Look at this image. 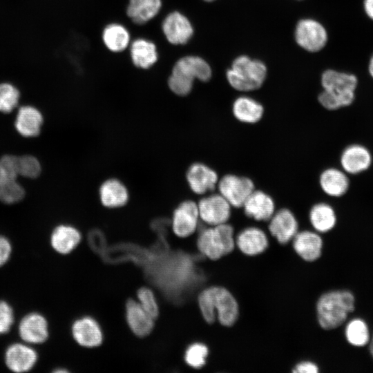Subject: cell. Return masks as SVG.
<instances>
[{
	"label": "cell",
	"instance_id": "cell-1",
	"mask_svg": "<svg viewBox=\"0 0 373 373\" xmlns=\"http://www.w3.org/2000/svg\"><path fill=\"white\" fill-rule=\"evenodd\" d=\"M198 303L200 311L207 323L216 320L224 327L236 323L239 316L237 300L227 288L211 286L202 290L198 295Z\"/></svg>",
	"mask_w": 373,
	"mask_h": 373
},
{
	"label": "cell",
	"instance_id": "cell-2",
	"mask_svg": "<svg viewBox=\"0 0 373 373\" xmlns=\"http://www.w3.org/2000/svg\"><path fill=\"white\" fill-rule=\"evenodd\" d=\"M321 85L323 90L318 102L326 109L334 111L354 102L358 78L352 73L327 69L321 75Z\"/></svg>",
	"mask_w": 373,
	"mask_h": 373
},
{
	"label": "cell",
	"instance_id": "cell-3",
	"mask_svg": "<svg viewBox=\"0 0 373 373\" xmlns=\"http://www.w3.org/2000/svg\"><path fill=\"white\" fill-rule=\"evenodd\" d=\"M354 296L347 290L329 291L322 294L316 303V316L320 326L333 329L341 325L354 310Z\"/></svg>",
	"mask_w": 373,
	"mask_h": 373
},
{
	"label": "cell",
	"instance_id": "cell-4",
	"mask_svg": "<svg viewBox=\"0 0 373 373\" xmlns=\"http://www.w3.org/2000/svg\"><path fill=\"white\" fill-rule=\"evenodd\" d=\"M267 71V67L262 61L240 55L233 61L226 77L233 88L248 92L262 86L266 79Z\"/></svg>",
	"mask_w": 373,
	"mask_h": 373
},
{
	"label": "cell",
	"instance_id": "cell-5",
	"mask_svg": "<svg viewBox=\"0 0 373 373\" xmlns=\"http://www.w3.org/2000/svg\"><path fill=\"white\" fill-rule=\"evenodd\" d=\"M196 245L204 257L218 260L236 247L233 228L227 222L204 228L198 235Z\"/></svg>",
	"mask_w": 373,
	"mask_h": 373
},
{
	"label": "cell",
	"instance_id": "cell-6",
	"mask_svg": "<svg viewBox=\"0 0 373 373\" xmlns=\"http://www.w3.org/2000/svg\"><path fill=\"white\" fill-rule=\"evenodd\" d=\"M294 37L300 47L311 52L322 50L328 40L325 28L313 19L300 20L296 26Z\"/></svg>",
	"mask_w": 373,
	"mask_h": 373
},
{
	"label": "cell",
	"instance_id": "cell-7",
	"mask_svg": "<svg viewBox=\"0 0 373 373\" xmlns=\"http://www.w3.org/2000/svg\"><path fill=\"white\" fill-rule=\"evenodd\" d=\"M219 193L236 208L242 207L245 202L255 190L253 181L247 177L227 174L218 182Z\"/></svg>",
	"mask_w": 373,
	"mask_h": 373
},
{
	"label": "cell",
	"instance_id": "cell-8",
	"mask_svg": "<svg viewBox=\"0 0 373 373\" xmlns=\"http://www.w3.org/2000/svg\"><path fill=\"white\" fill-rule=\"evenodd\" d=\"M200 220L209 226L227 222L231 206L219 193L203 197L197 203Z\"/></svg>",
	"mask_w": 373,
	"mask_h": 373
},
{
	"label": "cell",
	"instance_id": "cell-9",
	"mask_svg": "<svg viewBox=\"0 0 373 373\" xmlns=\"http://www.w3.org/2000/svg\"><path fill=\"white\" fill-rule=\"evenodd\" d=\"M198 204L193 200L180 202L171 218V229L177 236L186 238L195 233L199 224Z\"/></svg>",
	"mask_w": 373,
	"mask_h": 373
},
{
	"label": "cell",
	"instance_id": "cell-10",
	"mask_svg": "<svg viewBox=\"0 0 373 373\" xmlns=\"http://www.w3.org/2000/svg\"><path fill=\"white\" fill-rule=\"evenodd\" d=\"M44 122L42 112L30 104H20L15 111L14 126L22 137L32 138L38 136Z\"/></svg>",
	"mask_w": 373,
	"mask_h": 373
},
{
	"label": "cell",
	"instance_id": "cell-11",
	"mask_svg": "<svg viewBox=\"0 0 373 373\" xmlns=\"http://www.w3.org/2000/svg\"><path fill=\"white\" fill-rule=\"evenodd\" d=\"M18 334L25 343L41 344L47 341L49 336L48 321L39 313L27 314L19 323Z\"/></svg>",
	"mask_w": 373,
	"mask_h": 373
},
{
	"label": "cell",
	"instance_id": "cell-12",
	"mask_svg": "<svg viewBox=\"0 0 373 373\" xmlns=\"http://www.w3.org/2000/svg\"><path fill=\"white\" fill-rule=\"evenodd\" d=\"M162 28L167 41L174 45L186 44L193 35L189 19L178 11L172 12L165 17Z\"/></svg>",
	"mask_w": 373,
	"mask_h": 373
},
{
	"label": "cell",
	"instance_id": "cell-13",
	"mask_svg": "<svg viewBox=\"0 0 373 373\" xmlns=\"http://www.w3.org/2000/svg\"><path fill=\"white\" fill-rule=\"evenodd\" d=\"M37 352L27 343H15L9 345L4 355L6 367L16 373L26 372L37 363Z\"/></svg>",
	"mask_w": 373,
	"mask_h": 373
},
{
	"label": "cell",
	"instance_id": "cell-14",
	"mask_svg": "<svg viewBox=\"0 0 373 373\" xmlns=\"http://www.w3.org/2000/svg\"><path fill=\"white\" fill-rule=\"evenodd\" d=\"M186 178L191 190L198 195L214 190L219 180L217 173L201 162L193 163L189 167Z\"/></svg>",
	"mask_w": 373,
	"mask_h": 373
},
{
	"label": "cell",
	"instance_id": "cell-15",
	"mask_svg": "<svg viewBox=\"0 0 373 373\" xmlns=\"http://www.w3.org/2000/svg\"><path fill=\"white\" fill-rule=\"evenodd\" d=\"M268 229L280 244L285 245L292 240L298 231V223L290 210L281 209L269 219Z\"/></svg>",
	"mask_w": 373,
	"mask_h": 373
},
{
	"label": "cell",
	"instance_id": "cell-16",
	"mask_svg": "<svg viewBox=\"0 0 373 373\" xmlns=\"http://www.w3.org/2000/svg\"><path fill=\"white\" fill-rule=\"evenodd\" d=\"M71 331L74 340L84 347H97L103 341V334L99 323L89 316H84L74 321Z\"/></svg>",
	"mask_w": 373,
	"mask_h": 373
},
{
	"label": "cell",
	"instance_id": "cell-17",
	"mask_svg": "<svg viewBox=\"0 0 373 373\" xmlns=\"http://www.w3.org/2000/svg\"><path fill=\"white\" fill-rule=\"evenodd\" d=\"M82 235L79 231L69 223L56 224L50 233V243L57 253L66 255L72 252L79 244Z\"/></svg>",
	"mask_w": 373,
	"mask_h": 373
},
{
	"label": "cell",
	"instance_id": "cell-18",
	"mask_svg": "<svg viewBox=\"0 0 373 373\" xmlns=\"http://www.w3.org/2000/svg\"><path fill=\"white\" fill-rule=\"evenodd\" d=\"M236 247L248 256L261 254L268 247V238L263 230L256 227L243 229L235 238Z\"/></svg>",
	"mask_w": 373,
	"mask_h": 373
},
{
	"label": "cell",
	"instance_id": "cell-19",
	"mask_svg": "<svg viewBox=\"0 0 373 373\" xmlns=\"http://www.w3.org/2000/svg\"><path fill=\"white\" fill-rule=\"evenodd\" d=\"M292 245L297 255L305 261L314 262L321 256L323 240L316 232L298 231L292 239Z\"/></svg>",
	"mask_w": 373,
	"mask_h": 373
},
{
	"label": "cell",
	"instance_id": "cell-20",
	"mask_svg": "<svg viewBox=\"0 0 373 373\" xmlns=\"http://www.w3.org/2000/svg\"><path fill=\"white\" fill-rule=\"evenodd\" d=\"M245 213L257 221H267L275 213V203L272 198L260 190H254L245 202Z\"/></svg>",
	"mask_w": 373,
	"mask_h": 373
},
{
	"label": "cell",
	"instance_id": "cell-21",
	"mask_svg": "<svg viewBox=\"0 0 373 373\" xmlns=\"http://www.w3.org/2000/svg\"><path fill=\"white\" fill-rule=\"evenodd\" d=\"M125 313L128 326L135 336L145 337L153 329L155 319L140 306L137 300L130 299L126 302Z\"/></svg>",
	"mask_w": 373,
	"mask_h": 373
},
{
	"label": "cell",
	"instance_id": "cell-22",
	"mask_svg": "<svg viewBox=\"0 0 373 373\" xmlns=\"http://www.w3.org/2000/svg\"><path fill=\"white\" fill-rule=\"evenodd\" d=\"M340 162L342 169L345 173L358 174L370 167L372 156L365 146L359 144H352L344 149Z\"/></svg>",
	"mask_w": 373,
	"mask_h": 373
},
{
	"label": "cell",
	"instance_id": "cell-23",
	"mask_svg": "<svg viewBox=\"0 0 373 373\" xmlns=\"http://www.w3.org/2000/svg\"><path fill=\"white\" fill-rule=\"evenodd\" d=\"M99 196L103 206L115 209L122 207L127 203L129 193L127 187L122 181L110 178L100 185Z\"/></svg>",
	"mask_w": 373,
	"mask_h": 373
},
{
	"label": "cell",
	"instance_id": "cell-24",
	"mask_svg": "<svg viewBox=\"0 0 373 373\" xmlns=\"http://www.w3.org/2000/svg\"><path fill=\"white\" fill-rule=\"evenodd\" d=\"M173 70L179 72L185 76L201 82L209 81L212 75L209 64L202 57L188 55L178 59Z\"/></svg>",
	"mask_w": 373,
	"mask_h": 373
},
{
	"label": "cell",
	"instance_id": "cell-25",
	"mask_svg": "<svg viewBox=\"0 0 373 373\" xmlns=\"http://www.w3.org/2000/svg\"><path fill=\"white\" fill-rule=\"evenodd\" d=\"M323 192L332 197H340L348 190L350 182L345 171L336 168L323 171L319 179Z\"/></svg>",
	"mask_w": 373,
	"mask_h": 373
},
{
	"label": "cell",
	"instance_id": "cell-26",
	"mask_svg": "<svg viewBox=\"0 0 373 373\" xmlns=\"http://www.w3.org/2000/svg\"><path fill=\"white\" fill-rule=\"evenodd\" d=\"M130 54L133 64L142 69L149 68L156 63L158 59L155 44L142 38L132 42Z\"/></svg>",
	"mask_w": 373,
	"mask_h": 373
},
{
	"label": "cell",
	"instance_id": "cell-27",
	"mask_svg": "<svg viewBox=\"0 0 373 373\" xmlns=\"http://www.w3.org/2000/svg\"><path fill=\"white\" fill-rule=\"evenodd\" d=\"M232 111L238 120L244 123L254 124L262 118L264 108L254 99L241 96L233 102Z\"/></svg>",
	"mask_w": 373,
	"mask_h": 373
},
{
	"label": "cell",
	"instance_id": "cell-28",
	"mask_svg": "<svg viewBox=\"0 0 373 373\" xmlns=\"http://www.w3.org/2000/svg\"><path fill=\"white\" fill-rule=\"evenodd\" d=\"M162 0H129L127 15L136 24H144L159 12Z\"/></svg>",
	"mask_w": 373,
	"mask_h": 373
},
{
	"label": "cell",
	"instance_id": "cell-29",
	"mask_svg": "<svg viewBox=\"0 0 373 373\" xmlns=\"http://www.w3.org/2000/svg\"><path fill=\"white\" fill-rule=\"evenodd\" d=\"M309 218L313 228L319 233L332 230L336 222L334 210L330 205L324 202L317 203L312 207Z\"/></svg>",
	"mask_w": 373,
	"mask_h": 373
},
{
	"label": "cell",
	"instance_id": "cell-30",
	"mask_svg": "<svg viewBox=\"0 0 373 373\" xmlns=\"http://www.w3.org/2000/svg\"><path fill=\"white\" fill-rule=\"evenodd\" d=\"M102 40L109 50L119 52L128 46L130 35L124 26L119 23H111L103 30Z\"/></svg>",
	"mask_w": 373,
	"mask_h": 373
},
{
	"label": "cell",
	"instance_id": "cell-31",
	"mask_svg": "<svg viewBox=\"0 0 373 373\" xmlns=\"http://www.w3.org/2000/svg\"><path fill=\"white\" fill-rule=\"evenodd\" d=\"M21 92L12 82L0 80V113L9 114L14 112L20 105Z\"/></svg>",
	"mask_w": 373,
	"mask_h": 373
},
{
	"label": "cell",
	"instance_id": "cell-32",
	"mask_svg": "<svg viewBox=\"0 0 373 373\" xmlns=\"http://www.w3.org/2000/svg\"><path fill=\"white\" fill-rule=\"evenodd\" d=\"M17 155L4 154L0 157V198L5 190L18 180Z\"/></svg>",
	"mask_w": 373,
	"mask_h": 373
},
{
	"label": "cell",
	"instance_id": "cell-33",
	"mask_svg": "<svg viewBox=\"0 0 373 373\" xmlns=\"http://www.w3.org/2000/svg\"><path fill=\"white\" fill-rule=\"evenodd\" d=\"M17 167L19 178L28 180L37 178L42 171L39 160L30 153L17 155Z\"/></svg>",
	"mask_w": 373,
	"mask_h": 373
},
{
	"label": "cell",
	"instance_id": "cell-34",
	"mask_svg": "<svg viewBox=\"0 0 373 373\" xmlns=\"http://www.w3.org/2000/svg\"><path fill=\"white\" fill-rule=\"evenodd\" d=\"M345 337L354 346L365 345L370 341V333L366 323L360 318L352 320L346 326Z\"/></svg>",
	"mask_w": 373,
	"mask_h": 373
},
{
	"label": "cell",
	"instance_id": "cell-35",
	"mask_svg": "<svg viewBox=\"0 0 373 373\" xmlns=\"http://www.w3.org/2000/svg\"><path fill=\"white\" fill-rule=\"evenodd\" d=\"M209 349L202 343H194L188 346L184 352V361L191 367L199 369L205 363Z\"/></svg>",
	"mask_w": 373,
	"mask_h": 373
},
{
	"label": "cell",
	"instance_id": "cell-36",
	"mask_svg": "<svg viewBox=\"0 0 373 373\" xmlns=\"http://www.w3.org/2000/svg\"><path fill=\"white\" fill-rule=\"evenodd\" d=\"M194 80L183 74L172 70L168 79V86L170 90L177 95H187L193 88Z\"/></svg>",
	"mask_w": 373,
	"mask_h": 373
},
{
	"label": "cell",
	"instance_id": "cell-37",
	"mask_svg": "<svg viewBox=\"0 0 373 373\" xmlns=\"http://www.w3.org/2000/svg\"><path fill=\"white\" fill-rule=\"evenodd\" d=\"M137 302L154 319L159 315V305L153 291L146 287H141L137 293Z\"/></svg>",
	"mask_w": 373,
	"mask_h": 373
},
{
	"label": "cell",
	"instance_id": "cell-38",
	"mask_svg": "<svg viewBox=\"0 0 373 373\" xmlns=\"http://www.w3.org/2000/svg\"><path fill=\"white\" fill-rule=\"evenodd\" d=\"M26 193L24 186L18 179L5 190L0 198V202L6 204L19 203L23 200Z\"/></svg>",
	"mask_w": 373,
	"mask_h": 373
},
{
	"label": "cell",
	"instance_id": "cell-39",
	"mask_svg": "<svg viewBox=\"0 0 373 373\" xmlns=\"http://www.w3.org/2000/svg\"><path fill=\"white\" fill-rule=\"evenodd\" d=\"M15 322L14 311L11 305L0 300V335L8 333Z\"/></svg>",
	"mask_w": 373,
	"mask_h": 373
},
{
	"label": "cell",
	"instance_id": "cell-40",
	"mask_svg": "<svg viewBox=\"0 0 373 373\" xmlns=\"http://www.w3.org/2000/svg\"><path fill=\"white\" fill-rule=\"evenodd\" d=\"M12 253V244L10 240L0 233V267L3 266L10 259Z\"/></svg>",
	"mask_w": 373,
	"mask_h": 373
},
{
	"label": "cell",
	"instance_id": "cell-41",
	"mask_svg": "<svg viewBox=\"0 0 373 373\" xmlns=\"http://www.w3.org/2000/svg\"><path fill=\"white\" fill-rule=\"evenodd\" d=\"M294 373H317L318 366L311 361H302L298 363L292 370Z\"/></svg>",
	"mask_w": 373,
	"mask_h": 373
},
{
	"label": "cell",
	"instance_id": "cell-42",
	"mask_svg": "<svg viewBox=\"0 0 373 373\" xmlns=\"http://www.w3.org/2000/svg\"><path fill=\"white\" fill-rule=\"evenodd\" d=\"M363 8L366 15L373 20V0H364Z\"/></svg>",
	"mask_w": 373,
	"mask_h": 373
},
{
	"label": "cell",
	"instance_id": "cell-43",
	"mask_svg": "<svg viewBox=\"0 0 373 373\" xmlns=\"http://www.w3.org/2000/svg\"><path fill=\"white\" fill-rule=\"evenodd\" d=\"M368 71L370 76L373 78V54L372 55L369 61Z\"/></svg>",
	"mask_w": 373,
	"mask_h": 373
},
{
	"label": "cell",
	"instance_id": "cell-44",
	"mask_svg": "<svg viewBox=\"0 0 373 373\" xmlns=\"http://www.w3.org/2000/svg\"><path fill=\"white\" fill-rule=\"evenodd\" d=\"M370 354L372 355V356L373 357V336L370 340Z\"/></svg>",
	"mask_w": 373,
	"mask_h": 373
},
{
	"label": "cell",
	"instance_id": "cell-45",
	"mask_svg": "<svg viewBox=\"0 0 373 373\" xmlns=\"http://www.w3.org/2000/svg\"><path fill=\"white\" fill-rule=\"evenodd\" d=\"M204 1H208V2H211V1H215V0H204Z\"/></svg>",
	"mask_w": 373,
	"mask_h": 373
}]
</instances>
